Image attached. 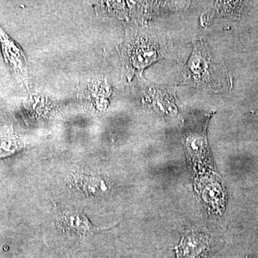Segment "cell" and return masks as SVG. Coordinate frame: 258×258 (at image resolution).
<instances>
[{"instance_id": "cell-3", "label": "cell", "mask_w": 258, "mask_h": 258, "mask_svg": "<svg viewBox=\"0 0 258 258\" xmlns=\"http://www.w3.org/2000/svg\"><path fill=\"white\" fill-rule=\"evenodd\" d=\"M57 221L63 232L78 237H85L104 230L93 225L83 212L77 210L61 212L57 215Z\"/></svg>"}, {"instance_id": "cell-6", "label": "cell", "mask_w": 258, "mask_h": 258, "mask_svg": "<svg viewBox=\"0 0 258 258\" xmlns=\"http://www.w3.org/2000/svg\"><path fill=\"white\" fill-rule=\"evenodd\" d=\"M83 189L87 192L96 195L99 190L105 191L106 184L103 179L96 177V176H83L82 180Z\"/></svg>"}, {"instance_id": "cell-5", "label": "cell", "mask_w": 258, "mask_h": 258, "mask_svg": "<svg viewBox=\"0 0 258 258\" xmlns=\"http://www.w3.org/2000/svg\"><path fill=\"white\" fill-rule=\"evenodd\" d=\"M210 248V238L206 234L192 232L185 233L179 245L171 247L176 258H205Z\"/></svg>"}, {"instance_id": "cell-4", "label": "cell", "mask_w": 258, "mask_h": 258, "mask_svg": "<svg viewBox=\"0 0 258 258\" xmlns=\"http://www.w3.org/2000/svg\"><path fill=\"white\" fill-rule=\"evenodd\" d=\"M161 44L150 39L136 40L129 52L130 63L137 70H142L157 60L161 55Z\"/></svg>"}, {"instance_id": "cell-2", "label": "cell", "mask_w": 258, "mask_h": 258, "mask_svg": "<svg viewBox=\"0 0 258 258\" xmlns=\"http://www.w3.org/2000/svg\"><path fill=\"white\" fill-rule=\"evenodd\" d=\"M0 42L5 62L15 79L23 88L29 89L28 63L21 47L0 27Z\"/></svg>"}, {"instance_id": "cell-1", "label": "cell", "mask_w": 258, "mask_h": 258, "mask_svg": "<svg viewBox=\"0 0 258 258\" xmlns=\"http://www.w3.org/2000/svg\"><path fill=\"white\" fill-rule=\"evenodd\" d=\"M184 83L213 92H220L227 82L223 67L214 62L204 40L195 43L192 53L184 67Z\"/></svg>"}]
</instances>
